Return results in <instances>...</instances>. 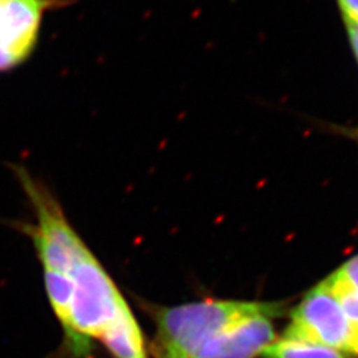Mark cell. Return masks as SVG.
Here are the masks:
<instances>
[{
	"label": "cell",
	"instance_id": "obj_7",
	"mask_svg": "<svg viewBox=\"0 0 358 358\" xmlns=\"http://www.w3.org/2000/svg\"><path fill=\"white\" fill-rule=\"evenodd\" d=\"M324 282L331 288L333 294L338 297V300L341 301V304L344 307L346 316L352 325L355 346H356V358H358V292L352 291V289H346V288H336V287L329 285L325 280Z\"/></svg>",
	"mask_w": 358,
	"mask_h": 358
},
{
	"label": "cell",
	"instance_id": "obj_2",
	"mask_svg": "<svg viewBox=\"0 0 358 358\" xmlns=\"http://www.w3.org/2000/svg\"><path fill=\"white\" fill-rule=\"evenodd\" d=\"M260 312L284 315L285 304L207 299L154 310L158 358H195L202 348L234 322Z\"/></svg>",
	"mask_w": 358,
	"mask_h": 358
},
{
	"label": "cell",
	"instance_id": "obj_5",
	"mask_svg": "<svg viewBox=\"0 0 358 358\" xmlns=\"http://www.w3.org/2000/svg\"><path fill=\"white\" fill-rule=\"evenodd\" d=\"M280 313L260 312L234 322L208 341L195 358H255L278 337L273 320Z\"/></svg>",
	"mask_w": 358,
	"mask_h": 358
},
{
	"label": "cell",
	"instance_id": "obj_1",
	"mask_svg": "<svg viewBox=\"0 0 358 358\" xmlns=\"http://www.w3.org/2000/svg\"><path fill=\"white\" fill-rule=\"evenodd\" d=\"M17 176L36 214L32 238L71 350L87 355L97 340L115 358H148L140 325L113 279L50 192L24 170Z\"/></svg>",
	"mask_w": 358,
	"mask_h": 358
},
{
	"label": "cell",
	"instance_id": "obj_6",
	"mask_svg": "<svg viewBox=\"0 0 358 358\" xmlns=\"http://www.w3.org/2000/svg\"><path fill=\"white\" fill-rule=\"evenodd\" d=\"M260 356L263 358H346L332 348L285 336L269 344Z\"/></svg>",
	"mask_w": 358,
	"mask_h": 358
},
{
	"label": "cell",
	"instance_id": "obj_3",
	"mask_svg": "<svg viewBox=\"0 0 358 358\" xmlns=\"http://www.w3.org/2000/svg\"><path fill=\"white\" fill-rule=\"evenodd\" d=\"M282 336L328 346L346 358H356L350 321L338 297L324 282L292 309L291 322Z\"/></svg>",
	"mask_w": 358,
	"mask_h": 358
},
{
	"label": "cell",
	"instance_id": "obj_8",
	"mask_svg": "<svg viewBox=\"0 0 358 358\" xmlns=\"http://www.w3.org/2000/svg\"><path fill=\"white\" fill-rule=\"evenodd\" d=\"M325 282L336 288H346L358 292V255L344 263Z\"/></svg>",
	"mask_w": 358,
	"mask_h": 358
},
{
	"label": "cell",
	"instance_id": "obj_11",
	"mask_svg": "<svg viewBox=\"0 0 358 358\" xmlns=\"http://www.w3.org/2000/svg\"><path fill=\"white\" fill-rule=\"evenodd\" d=\"M357 140H358V130H357Z\"/></svg>",
	"mask_w": 358,
	"mask_h": 358
},
{
	"label": "cell",
	"instance_id": "obj_4",
	"mask_svg": "<svg viewBox=\"0 0 358 358\" xmlns=\"http://www.w3.org/2000/svg\"><path fill=\"white\" fill-rule=\"evenodd\" d=\"M68 0H0V72L15 69L38 48L45 15Z\"/></svg>",
	"mask_w": 358,
	"mask_h": 358
},
{
	"label": "cell",
	"instance_id": "obj_10",
	"mask_svg": "<svg viewBox=\"0 0 358 358\" xmlns=\"http://www.w3.org/2000/svg\"><path fill=\"white\" fill-rule=\"evenodd\" d=\"M348 41L358 66V24H345Z\"/></svg>",
	"mask_w": 358,
	"mask_h": 358
},
{
	"label": "cell",
	"instance_id": "obj_9",
	"mask_svg": "<svg viewBox=\"0 0 358 358\" xmlns=\"http://www.w3.org/2000/svg\"><path fill=\"white\" fill-rule=\"evenodd\" d=\"M345 24H358V0H336Z\"/></svg>",
	"mask_w": 358,
	"mask_h": 358
}]
</instances>
